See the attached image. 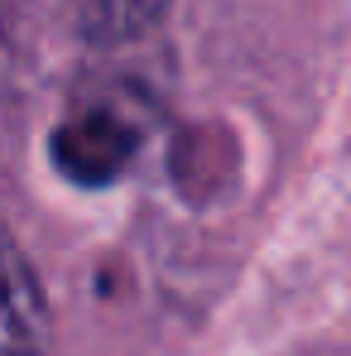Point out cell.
Wrapping results in <instances>:
<instances>
[{"label": "cell", "instance_id": "obj_1", "mask_svg": "<svg viewBox=\"0 0 351 356\" xmlns=\"http://www.w3.org/2000/svg\"><path fill=\"white\" fill-rule=\"evenodd\" d=\"M49 149H54V164L72 183L101 188V183H111L116 174L130 169V159L140 149V130L116 106H87L54 130Z\"/></svg>", "mask_w": 351, "mask_h": 356}, {"label": "cell", "instance_id": "obj_2", "mask_svg": "<svg viewBox=\"0 0 351 356\" xmlns=\"http://www.w3.org/2000/svg\"><path fill=\"white\" fill-rule=\"evenodd\" d=\"M49 303L19 241L0 227V356H44Z\"/></svg>", "mask_w": 351, "mask_h": 356}, {"label": "cell", "instance_id": "obj_3", "mask_svg": "<svg viewBox=\"0 0 351 356\" xmlns=\"http://www.w3.org/2000/svg\"><path fill=\"white\" fill-rule=\"evenodd\" d=\"M169 0H63L67 24L92 44H130L164 19Z\"/></svg>", "mask_w": 351, "mask_h": 356}]
</instances>
